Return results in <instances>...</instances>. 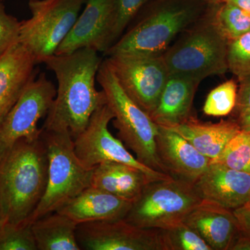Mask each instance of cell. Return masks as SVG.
Listing matches in <instances>:
<instances>
[{"label":"cell","mask_w":250,"mask_h":250,"mask_svg":"<svg viewBox=\"0 0 250 250\" xmlns=\"http://www.w3.org/2000/svg\"><path fill=\"white\" fill-rule=\"evenodd\" d=\"M102 62L98 52L90 48L46 59L43 62L57 77L58 88L41 129L67 130L73 139L84 131L95 111L106 104L103 90L95 86Z\"/></svg>","instance_id":"6da1fadb"},{"label":"cell","mask_w":250,"mask_h":250,"mask_svg":"<svg viewBox=\"0 0 250 250\" xmlns=\"http://www.w3.org/2000/svg\"><path fill=\"white\" fill-rule=\"evenodd\" d=\"M48 157L41 137L21 140L0 164V207L7 223H29L47 187Z\"/></svg>","instance_id":"7a4b0ae2"},{"label":"cell","mask_w":250,"mask_h":250,"mask_svg":"<svg viewBox=\"0 0 250 250\" xmlns=\"http://www.w3.org/2000/svg\"><path fill=\"white\" fill-rule=\"evenodd\" d=\"M152 6L108 49L105 55L161 57L183 31L202 18L203 0H154Z\"/></svg>","instance_id":"3957f363"},{"label":"cell","mask_w":250,"mask_h":250,"mask_svg":"<svg viewBox=\"0 0 250 250\" xmlns=\"http://www.w3.org/2000/svg\"><path fill=\"white\" fill-rule=\"evenodd\" d=\"M228 43L215 24L209 4L205 14L179 35L161 57L170 75L201 82L228 71Z\"/></svg>","instance_id":"277c9868"},{"label":"cell","mask_w":250,"mask_h":250,"mask_svg":"<svg viewBox=\"0 0 250 250\" xmlns=\"http://www.w3.org/2000/svg\"><path fill=\"white\" fill-rule=\"evenodd\" d=\"M97 80L114 116L113 125L118 130L119 139L135 153L139 162L166 174L156 152L158 125L126 95L105 60L99 68Z\"/></svg>","instance_id":"5b68a950"},{"label":"cell","mask_w":250,"mask_h":250,"mask_svg":"<svg viewBox=\"0 0 250 250\" xmlns=\"http://www.w3.org/2000/svg\"><path fill=\"white\" fill-rule=\"evenodd\" d=\"M41 137L47 149L48 177L45 193L29 223L57 211L92 185L94 167H85L77 157L70 131L42 129Z\"/></svg>","instance_id":"8992f818"},{"label":"cell","mask_w":250,"mask_h":250,"mask_svg":"<svg viewBox=\"0 0 250 250\" xmlns=\"http://www.w3.org/2000/svg\"><path fill=\"white\" fill-rule=\"evenodd\" d=\"M202 201L192 184L172 177L152 181L132 202L125 220L139 228L166 229L182 223Z\"/></svg>","instance_id":"52a82bcc"},{"label":"cell","mask_w":250,"mask_h":250,"mask_svg":"<svg viewBox=\"0 0 250 250\" xmlns=\"http://www.w3.org/2000/svg\"><path fill=\"white\" fill-rule=\"evenodd\" d=\"M86 0H29L31 16L21 22L19 42L43 62L54 55Z\"/></svg>","instance_id":"ba28073f"},{"label":"cell","mask_w":250,"mask_h":250,"mask_svg":"<svg viewBox=\"0 0 250 250\" xmlns=\"http://www.w3.org/2000/svg\"><path fill=\"white\" fill-rule=\"evenodd\" d=\"M57 95L53 83L44 73L34 78L21 98L0 121V164L21 140L40 137L38 123L47 116Z\"/></svg>","instance_id":"9c48e42d"},{"label":"cell","mask_w":250,"mask_h":250,"mask_svg":"<svg viewBox=\"0 0 250 250\" xmlns=\"http://www.w3.org/2000/svg\"><path fill=\"white\" fill-rule=\"evenodd\" d=\"M105 61L126 95L149 116L170 76L162 57L113 54Z\"/></svg>","instance_id":"30bf717a"},{"label":"cell","mask_w":250,"mask_h":250,"mask_svg":"<svg viewBox=\"0 0 250 250\" xmlns=\"http://www.w3.org/2000/svg\"><path fill=\"white\" fill-rule=\"evenodd\" d=\"M113 118L111 109L104 104L93 113L84 131L74 139L75 153L81 162L89 168L104 162L122 163L137 167L154 180L172 177L143 165L121 139L111 134L108 125Z\"/></svg>","instance_id":"8fae6325"},{"label":"cell","mask_w":250,"mask_h":250,"mask_svg":"<svg viewBox=\"0 0 250 250\" xmlns=\"http://www.w3.org/2000/svg\"><path fill=\"white\" fill-rule=\"evenodd\" d=\"M76 236L81 250H164L160 229L139 228L125 219L79 224Z\"/></svg>","instance_id":"7c38bea8"},{"label":"cell","mask_w":250,"mask_h":250,"mask_svg":"<svg viewBox=\"0 0 250 250\" xmlns=\"http://www.w3.org/2000/svg\"><path fill=\"white\" fill-rule=\"evenodd\" d=\"M118 0H86L83 12L77 18L55 54L72 53L83 48L106 53L113 45Z\"/></svg>","instance_id":"4fadbf2b"},{"label":"cell","mask_w":250,"mask_h":250,"mask_svg":"<svg viewBox=\"0 0 250 250\" xmlns=\"http://www.w3.org/2000/svg\"><path fill=\"white\" fill-rule=\"evenodd\" d=\"M156 152L166 174L194 185L207 170L210 159L175 131L158 125Z\"/></svg>","instance_id":"5bb4252c"},{"label":"cell","mask_w":250,"mask_h":250,"mask_svg":"<svg viewBox=\"0 0 250 250\" xmlns=\"http://www.w3.org/2000/svg\"><path fill=\"white\" fill-rule=\"evenodd\" d=\"M202 200L233 210L248 204L250 197V174L210 163L194 184Z\"/></svg>","instance_id":"9a60e30c"},{"label":"cell","mask_w":250,"mask_h":250,"mask_svg":"<svg viewBox=\"0 0 250 250\" xmlns=\"http://www.w3.org/2000/svg\"><path fill=\"white\" fill-rule=\"evenodd\" d=\"M183 223L196 231L212 250H229L241 233L233 210L204 200Z\"/></svg>","instance_id":"2e32d148"},{"label":"cell","mask_w":250,"mask_h":250,"mask_svg":"<svg viewBox=\"0 0 250 250\" xmlns=\"http://www.w3.org/2000/svg\"><path fill=\"white\" fill-rule=\"evenodd\" d=\"M36 64L32 54L19 42L0 56V121L35 78Z\"/></svg>","instance_id":"e0dca14e"},{"label":"cell","mask_w":250,"mask_h":250,"mask_svg":"<svg viewBox=\"0 0 250 250\" xmlns=\"http://www.w3.org/2000/svg\"><path fill=\"white\" fill-rule=\"evenodd\" d=\"M131 204V202L91 186L62 205L57 212L67 215L77 225L90 222L113 221L125 219Z\"/></svg>","instance_id":"ac0fdd59"},{"label":"cell","mask_w":250,"mask_h":250,"mask_svg":"<svg viewBox=\"0 0 250 250\" xmlns=\"http://www.w3.org/2000/svg\"><path fill=\"white\" fill-rule=\"evenodd\" d=\"M200 82L187 77L170 75L159 102L149 115L159 126L172 128L194 116L192 104Z\"/></svg>","instance_id":"d6986e66"},{"label":"cell","mask_w":250,"mask_h":250,"mask_svg":"<svg viewBox=\"0 0 250 250\" xmlns=\"http://www.w3.org/2000/svg\"><path fill=\"white\" fill-rule=\"evenodd\" d=\"M167 129L182 136L210 161L217 159L228 143L241 130L236 121L203 123L195 115L182 124Z\"/></svg>","instance_id":"ffe728a7"},{"label":"cell","mask_w":250,"mask_h":250,"mask_svg":"<svg viewBox=\"0 0 250 250\" xmlns=\"http://www.w3.org/2000/svg\"><path fill=\"white\" fill-rule=\"evenodd\" d=\"M152 181L155 180L137 167L122 163L104 162L94 167L91 186L133 202Z\"/></svg>","instance_id":"44dd1931"},{"label":"cell","mask_w":250,"mask_h":250,"mask_svg":"<svg viewBox=\"0 0 250 250\" xmlns=\"http://www.w3.org/2000/svg\"><path fill=\"white\" fill-rule=\"evenodd\" d=\"M38 250H81L77 224L67 215L53 212L31 223Z\"/></svg>","instance_id":"7402d4cb"},{"label":"cell","mask_w":250,"mask_h":250,"mask_svg":"<svg viewBox=\"0 0 250 250\" xmlns=\"http://www.w3.org/2000/svg\"><path fill=\"white\" fill-rule=\"evenodd\" d=\"M213 19L229 42L250 31V14L227 1L210 4Z\"/></svg>","instance_id":"603a6c76"},{"label":"cell","mask_w":250,"mask_h":250,"mask_svg":"<svg viewBox=\"0 0 250 250\" xmlns=\"http://www.w3.org/2000/svg\"><path fill=\"white\" fill-rule=\"evenodd\" d=\"M210 163L223 164L250 174V133L241 129L228 143L221 154Z\"/></svg>","instance_id":"cb8c5ba5"},{"label":"cell","mask_w":250,"mask_h":250,"mask_svg":"<svg viewBox=\"0 0 250 250\" xmlns=\"http://www.w3.org/2000/svg\"><path fill=\"white\" fill-rule=\"evenodd\" d=\"M160 231L164 250H212L196 231L183 222Z\"/></svg>","instance_id":"d4e9b609"},{"label":"cell","mask_w":250,"mask_h":250,"mask_svg":"<svg viewBox=\"0 0 250 250\" xmlns=\"http://www.w3.org/2000/svg\"><path fill=\"white\" fill-rule=\"evenodd\" d=\"M237 93L235 81L224 82L208 93L204 104V113L213 117L228 116L236 106Z\"/></svg>","instance_id":"484cf974"},{"label":"cell","mask_w":250,"mask_h":250,"mask_svg":"<svg viewBox=\"0 0 250 250\" xmlns=\"http://www.w3.org/2000/svg\"><path fill=\"white\" fill-rule=\"evenodd\" d=\"M0 250H38L31 223L5 222L0 228Z\"/></svg>","instance_id":"4316f807"},{"label":"cell","mask_w":250,"mask_h":250,"mask_svg":"<svg viewBox=\"0 0 250 250\" xmlns=\"http://www.w3.org/2000/svg\"><path fill=\"white\" fill-rule=\"evenodd\" d=\"M228 63L238 80L250 78V31L229 42Z\"/></svg>","instance_id":"83f0119b"},{"label":"cell","mask_w":250,"mask_h":250,"mask_svg":"<svg viewBox=\"0 0 250 250\" xmlns=\"http://www.w3.org/2000/svg\"><path fill=\"white\" fill-rule=\"evenodd\" d=\"M154 0H118L113 44L124 34L125 29L147 5Z\"/></svg>","instance_id":"f1b7e54d"},{"label":"cell","mask_w":250,"mask_h":250,"mask_svg":"<svg viewBox=\"0 0 250 250\" xmlns=\"http://www.w3.org/2000/svg\"><path fill=\"white\" fill-rule=\"evenodd\" d=\"M21 22L6 13L5 6L0 1V56L19 42Z\"/></svg>","instance_id":"f546056e"},{"label":"cell","mask_w":250,"mask_h":250,"mask_svg":"<svg viewBox=\"0 0 250 250\" xmlns=\"http://www.w3.org/2000/svg\"><path fill=\"white\" fill-rule=\"evenodd\" d=\"M240 88L237 93L236 109L237 116L250 112V78L239 81Z\"/></svg>","instance_id":"4dcf8cb0"},{"label":"cell","mask_w":250,"mask_h":250,"mask_svg":"<svg viewBox=\"0 0 250 250\" xmlns=\"http://www.w3.org/2000/svg\"><path fill=\"white\" fill-rule=\"evenodd\" d=\"M240 231L250 238V205H246L233 210Z\"/></svg>","instance_id":"1f68e13d"},{"label":"cell","mask_w":250,"mask_h":250,"mask_svg":"<svg viewBox=\"0 0 250 250\" xmlns=\"http://www.w3.org/2000/svg\"><path fill=\"white\" fill-rule=\"evenodd\" d=\"M229 250H250V238L241 232L230 247Z\"/></svg>","instance_id":"d6a6232c"},{"label":"cell","mask_w":250,"mask_h":250,"mask_svg":"<svg viewBox=\"0 0 250 250\" xmlns=\"http://www.w3.org/2000/svg\"><path fill=\"white\" fill-rule=\"evenodd\" d=\"M221 1L231 3V4L236 5V6L250 14V0H215L213 4L221 2Z\"/></svg>","instance_id":"836d02e7"},{"label":"cell","mask_w":250,"mask_h":250,"mask_svg":"<svg viewBox=\"0 0 250 250\" xmlns=\"http://www.w3.org/2000/svg\"><path fill=\"white\" fill-rule=\"evenodd\" d=\"M236 121L238 122L242 130L250 133V112L238 116Z\"/></svg>","instance_id":"e575fe53"},{"label":"cell","mask_w":250,"mask_h":250,"mask_svg":"<svg viewBox=\"0 0 250 250\" xmlns=\"http://www.w3.org/2000/svg\"><path fill=\"white\" fill-rule=\"evenodd\" d=\"M5 219L4 215H3L2 210H1V207H0V228L4 225L5 223Z\"/></svg>","instance_id":"d590c367"},{"label":"cell","mask_w":250,"mask_h":250,"mask_svg":"<svg viewBox=\"0 0 250 250\" xmlns=\"http://www.w3.org/2000/svg\"><path fill=\"white\" fill-rule=\"evenodd\" d=\"M205 2L208 3V4H213L215 2V0H203Z\"/></svg>","instance_id":"8d00e7d4"},{"label":"cell","mask_w":250,"mask_h":250,"mask_svg":"<svg viewBox=\"0 0 250 250\" xmlns=\"http://www.w3.org/2000/svg\"><path fill=\"white\" fill-rule=\"evenodd\" d=\"M246 205H250V200H249V201H248V204H246Z\"/></svg>","instance_id":"74e56055"}]
</instances>
